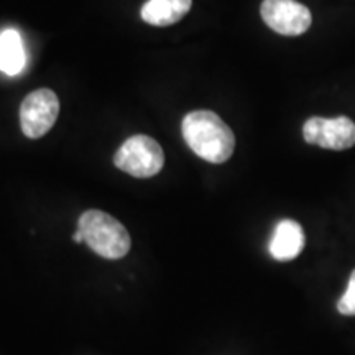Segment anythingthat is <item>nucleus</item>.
<instances>
[{"label": "nucleus", "instance_id": "obj_10", "mask_svg": "<svg viewBox=\"0 0 355 355\" xmlns=\"http://www.w3.org/2000/svg\"><path fill=\"white\" fill-rule=\"evenodd\" d=\"M337 309L344 316H355V270L350 273L347 290H345L344 296L337 303Z\"/></svg>", "mask_w": 355, "mask_h": 355}, {"label": "nucleus", "instance_id": "obj_7", "mask_svg": "<svg viewBox=\"0 0 355 355\" xmlns=\"http://www.w3.org/2000/svg\"><path fill=\"white\" fill-rule=\"evenodd\" d=\"M304 247L303 227L296 220H279L270 241V255L278 261L295 260Z\"/></svg>", "mask_w": 355, "mask_h": 355}, {"label": "nucleus", "instance_id": "obj_3", "mask_svg": "<svg viewBox=\"0 0 355 355\" xmlns=\"http://www.w3.org/2000/svg\"><path fill=\"white\" fill-rule=\"evenodd\" d=\"M114 165L130 176L152 178L165 165V153L152 137L133 135L114 155Z\"/></svg>", "mask_w": 355, "mask_h": 355}, {"label": "nucleus", "instance_id": "obj_2", "mask_svg": "<svg viewBox=\"0 0 355 355\" xmlns=\"http://www.w3.org/2000/svg\"><path fill=\"white\" fill-rule=\"evenodd\" d=\"M78 230L84 242L97 255L107 260H119L130 250L132 241L127 229L107 212L89 209L78 220Z\"/></svg>", "mask_w": 355, "mask_h": 355}, {"label": "nucleus", "instance_id": "obj_8", "mask_svg": "<svg viewBox=\"0 0 355 355\" xmlns=\"http://www.w3.org/2000/svg\"><path fill=\"white\" fill-rule=\"evenodd\" d=\"M193 0H148L141 7V19L153 26H170L191 10Z\"/></svg>", "mask_w": 355, "mask_h": 355}, {"label": "nucleus", "instance_id": "obj_9", "mask_svg": "<svg viewBox=\"0 0 355 355\" xmlns=\"http://www.w3.org/2000/svg\"><path fill=\"white\" fill-rule=\"evenodd\" d=\"M25 66L24 42L17 30H6L0 35V71L15 76Z\"/></svg>", "mask_w": 355, "mask_h": 355}, {"label": "nucleus", "instance_id": "obj_4", "mask_svg": "<svg viewBox=\"0 0 355 355\" xmlns=\"http://www.w3.org/2000/svg\"><path fill=\"white\" fill-rule=\"evenodd\" d=\"M60 114V101L51 89L42 87L30 92L20 105V127L28 139H42L55 125Z\"/></svg>", "mask_w": 355, "mask_h": 355}, {"label": "nucleus", "instance_id": "obj_11", "mask_svg": "<svg viewBox=\"0 0 355 355\" xmlns=\"http://www.w3.org/2000/svg\"><path fill=\"white\" fill-rule=\"evenodd\" d=\"M73 241H74V242H78V243H81V242H84V237H83V234H81V232H79V230H78V232H76V234H74Z\"/></svg>", "mask_w": 355, "mask_h": 355}, {"label": "nucleus", "instance_id": "obj_5", "mask_svg": "<svg viewBox=\"0 0 355 355\" xmlns=\"http://www.w3.org/2000/svg\"><path fill=\"white\" fill-rule=\"evenodd\" d=\"M260 13L270 28L285 37H298L313 21L309 8L296 0H263Z\"/></svg>", "mask_w": 355, "mask_h": 355}, {"label": "nucleus", "instance_id": "obj_6", "mask_svg": "<svg viewBox=\"0 0 355 355\" xmlns=\"http://www.w3.org/2000/svg\"><path fill=\"white\" fill-rule=\"evenodd\" d=\"M304 140L327 150H347L355 145V123L349 117H311L303 127Z\"/></svg>", "mask_w": 355, "mask_h": 355}, {"label": "nucleus", "instance_id": "obj_1", "mask_svg": "<svg viewBox=\"0 0 355 355\" xmlns=\"http://www.w3.org/2000/svg\"><path fill=\"white\" fill-rule=\"evenodd\" d=\"M183 139L199 158L225 163L235 150V135L219 115L211 110H194L183 119Z\"/></svg>", "mask_w": 355, "mask_h": 355}]
</instances>
